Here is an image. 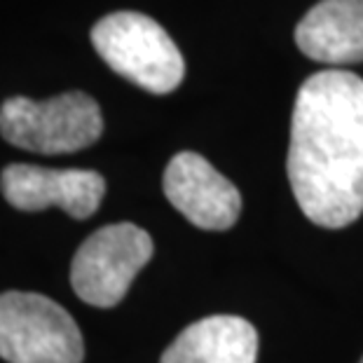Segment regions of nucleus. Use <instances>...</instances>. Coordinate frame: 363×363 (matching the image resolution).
<instances>
[{"label": "nucleus", "instance_id": "1", "mask_svg": "<svg viewBox=\"0 0 363 363\" xmlns=\"http://www.w3.org/2000/svg\"><path fill=\"white\" fill-rule=\"evenodd\" d=\"M286 172L314 225L340 230L363 213V80L321 71L298 89Z\"/></svg>", "mask_w": 363, "mask_h": 363}, {"label": "nucleus", "instance_id": "2", "mask_svg": "<svg viewBox=\"0 0 363 363\" xmlns=\"http://www.w3.org/2000/svg\"><path fill=\"white\" fill-rule=\"evenodd\" d=\"M91 43L115 73L150 94H169L183 82L185 61L172 35L141 12H113L91 28Z\"/></svg>", "mask_w": 363, "mask_h": 363}, {"label": "nucleus", "instance_id": "3", "mask_svg": "<svg viewBox=\"0 0 363 363\" xmlns=\"http://www.w3.org/2000/svg\"><path fill=\"white\" fill-rule=\"evenodd\" d=\"M0 134L17 148L64 155L89 148L101 138L104 115L84 91H66L48 101L12 96L0 106Z\"/></svg>", "mask_w": 363, "mask_h": 363}, {"label": "nucleus", "instance_id": "4", "mask_svg": "<svg viewBox=\"0 0 363 363\" xmlns=\"http://www.w3.org/2000/svg\"><path fill=\"white\" fill-rule=\"evenodd\" d=\"M0 359L7 363H82L80 326L59 303L40 293L0 296Z\"/></svg>", "mask_w": 363, "mask_h": 363}, {"label": "nucleus", "instance_id": "5", "mask_svg": "<svg viewBox=\"0 0 363 363\" xmlns=\"http://www.w3.org/2000/svg\"><path fill=\"white\" fill-rule=\"evenodd\" d=\"M155 253L150 235L134 223H115L82 242L71 265L73 291L91 307H115Z\"/></svg>", "mask_w": 363, "mask_h": 363}, {"label": "nucleus", "instance_id": "6", "mask_svg": "<svg viewBox=\"0 0 363 363\" xmlns=\"http://www.w3.org/2000/svg\"><path fill=\"white\" fill-rule=\"evenodd\" d=\"M0 190L14 208L26 213L59 206L71 218L84 220L96 213L106 195V181L91 169H48L10 164L0 174Z\"/></svg>", "mask_w": 363, "mask_h": 363}, {"label": "nucleus", "instance_id": "7", "mask_svg": "<svg viewBox=\"0 0 363 363\" xmlns=\"http://www.w3.org/2000/svg\"><path fill=\"white\" fill-rule=\"evenodd\" d=\"M162 188L169 202L202 230H230L242 213V195L233 181L197 152L174 155L164 169Z\"/></svg>", "mask_w": 363, "mask_h": 363}, {"label": "nucleus", "instance_id": "8", "mask_svg": "<svg viewBox=\"0 0 363 363\" xmlns=\"http://www.w3.org/2000/svg\"><path fill=\"white\" fill-rule=\"evenodd\" d=\"M305 57L328 66L363 61V0H321L296 26Z\"/></svg>", "mask_w": 363, "mask_h": 363}, {"label": "nucleus", "instance_id": "9", "mask_svg": "<svg viewBox=\"0 0 363 363\" xmlns=\"http://www.w3.org/2000/svg\"><path fill=\"white\" fill-rule=\"evenodd\" d=\"M258 333L235 314H213L190 323L167 347L160 363H256Z\"/></svg>", "mask_w": 363, "mask_h": 363}, {"label": "nucleus", "instance_id": "10", "mask_svg": "<svg viewBox=\"0 0 363 363\" xmlns=\"http://www.w3.org/2000/svg\"><path fill=\"white\" fill-rule=\"evenodd\" d=\"M361 363H363V359H361Z\"/></svg>", "mask_w": 363, "mask_h": 363}]
</instances>
